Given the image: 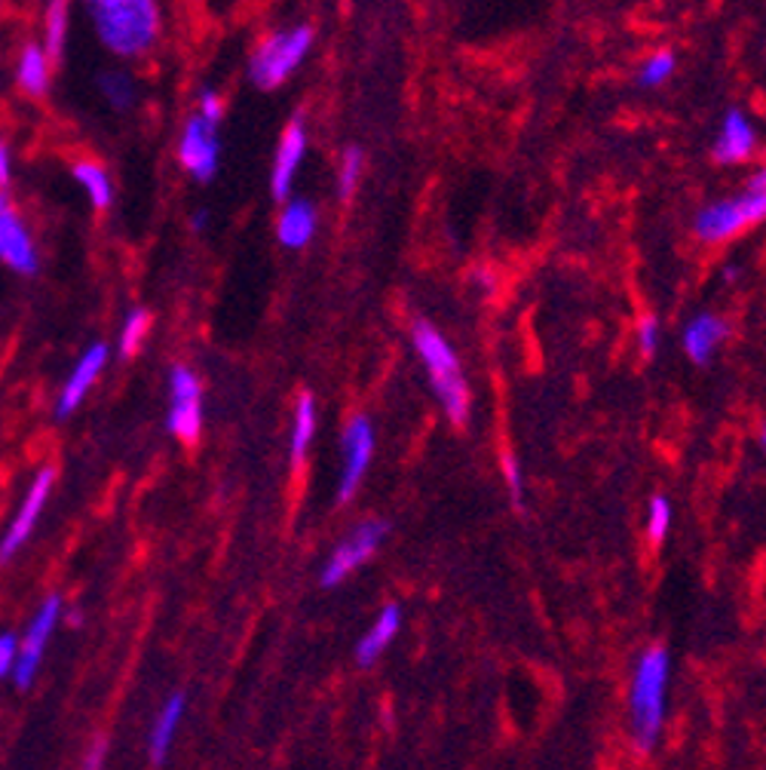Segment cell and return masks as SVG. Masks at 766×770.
<instances>
[{
  "mask_svg": "<svg viewBox=\"0 0 766 770\" xmlns=\"http://www.w3.org/2000/svg\"><path fill=\"white\" fill-rule=\"evenodd\" d=\"M74 178H77V185L86 191V197H90V203H93L95 209H107V206H111L114 187H111V178H107V173L99 163H90V160L77 163V166H74Z\"/></svg>",
  "mask_w": 766,
  "mask_h": 770,
  "instance_id": "7402d4cb",
  "label": "cell"
},
{
  "mask_svg": "<svg viewBox=\"0 0 766 770\" xmlns=\"http://www.w3.org/2000/svg\"><path fill=\"white\" fill-rule=\"evenodd\" d=\"M754 145H757V135H754L752 123H748V117L742 114L739 107H733V111H727V117H724V126H721V135L714 142L712 157L717 163H724V166L742 163V160L752 157Z\"/></svg>",
  "mask_w": 766,
  "mask_h": 770,
  "instance_id": "9a60e30c",
  "label": "cell"
},
{
  "mask_svg": "<svg viewBox=\"0 0 766 770\" xmlns=\"http://www.w3.org/2000/svg\"><path fill=\"white\" fill-rule=\"evenodd\" d=\"M68 34V10L65 3H50L46 10V25H43V53L50 59H59L65 50Z\"/></svg>",
  "mask_w": 766,
  "mask_h": 770,
  "instance_id": "603a6c76",
  "label": "cell"
},
{
  "mask_svg": "<svg viewBox=\"0 0 766 770\" xmlns=\"http://www.w3.org/2000/svg\"><path fill=\"white\" fill-rule=\"evenodd\" d=\"M182 718H185V694H173V697L163 704V709H159L157 721H154V731H151V743H147L151 746V761H154V764H163L166 756H169Z\"/></svg>",
  "mask_w": 766,
  "mask_h": 770,
  "instance_id": "d6986e66",
  "label": "cell"
},
{
  "mask_svg": "<svg viewBox=\"0 0 766 770\" xmlns=\"http://www.w3.org/2000/svg\"><path fill=\"white\" fill-rule=\"evenodd\" d=\"M669 528H672V504H669V497L656 494V497L650 501V510H648L650 541H653V544H662V541H665V534H669Z\"/></svg>",
  "mask_w": 766,
  "mask_h": 770,
  "instance_id": "83f0119b",
  "label": "cell"
},
{
  "mask_svg": "<svg viewBox=\"0 0 766 770\" xmlns=\"http://www.w3.org/2000/svg\"><path fill=\"white\" fill-rule=\"evenodd\" d=\"M669 673H672V657L662 645L648 648L638 657L632 676V733L634 746L641 752H650L660 740L662 721H665Z\"/></svg>",
  "mask_w": 766,
  "mask_h": 770,
  "instance_id": "3957f363",
  "label": "cell"
},
{
  "mask_svg": "<svg viewBox=\"0 0 766 770\" xmlns=\"http://www.w3.org/2000/svg\"><path fill=\"white\" fill-rule=\"evenodd\" d=\"M307 154V126L304 120H291L289 130L282 133V142L277 147V160H273V173H270V191L273 197L286 199L289 197L291 185H294V175H298V166Z\"/></svg>",
  "mask_w": 766,
  "mask_h": 770,
  "instance_id": "4fadbf2b",
  "label": "cell"
},
{
  "mask_svg": "<svg viewBox=\"0 0 766 770\" xmlns=\"http://www.w3.org/2000/svg\"><path fill=\"white\" fill-rule=\"evenodd\" d=\"M729 335V326L714 314H700L684 329V350L696 366H705L714 357V350L724 345V338Z\"/></svg>",
  "mask_w": 766,
  "mask_h": 770,
  "instance_id": "2e32d148",
  "label": "cell"
},
{
  "mask_svg": "<svg viewBox=\"0 0 766 770\" xmlns=\"http://www.w3.org/2000/svg\"><path fill=\"white\" fill-rule=\"evenodd\" d=\"M386 532H390V528H386L383 519H365V522H359L356 528L350 532V537L334 546V553H331L329 562H325V568L319 574L322 586H329L331 589V586L344 584V577H350L359 565H365V562L381 550Z\"/></svg>",
  "mask_w": 766,
  "mask_h": 770,
  "instance_id": "8992f818",
  "label": "cell"
},
{
  "mask_svg": "<svg viewBox=\"0 0 766 770\" xmlns=\"http://www.w3.org/2000/svg\"><path fill=\"white\" fill-rule=\"evenodd\" d=\"M147 329H151V314L147 310H133L126 322H123V332H120V353L123 357H133L135 350L142 347V341L147 338Z\"/></svg>",
  "mask_w": 766,
  "mask_h": 770,
  "instance_id": "cb8c5ba5",
  "label": "cell"
},
{
  "mask_svg": "<svg viewBox=\"0 0 766 770\" xmlns=\"http://www.w3.org/2000/svg\"><path fill=\"white\" fill-rule=\"evenodd\" d=\"M59 617H62V598L50 596L40 605V612L34 614V620H31V626L25 629V638L19 641V660H15L13 676L15 685H19L22 691L31 688V681L38 676L40 660H43V651H46V645H50V638H53Z\"/></svg>",
  "mask_w": 766,
  "mask_h": 770,
  "instance_id": "ba28073f",
  "label": "cell"
},
{
  "mask_svg": "<svg viewBox=\"0 0 766 770\" xmlns=\"http://www.w3.org/2000/svg\"><path fill=\"white\" fill-rule=\"evenodd\" d=\"M766 218V166L745 187V194L733 199H721L705 206L696 218V234L705 243H721V239L739 234L745 227L757 225Z\"/></svg>",
  "mask_w": 766,
  "mask_h": 770,
  "instance_id": "277c9868",
  "label": "cell"
},
{
  "mask_svg": "<svg viewBox=\"0 0 766 770\" xmlns=\"http://www.w3.org/2000/svg\"><path fill=\"white\" fill-rule=\"evenodd\" d=\"M344 470H341V485H338V501L344 504L356 494L359 482L369 473L371 458H374V427H371L369 414H353L344 427Z\"/></svg>",
  "mask_w": 766,
  "mask_h": 770,
  "instance_id": "9c48e42d",
  "label": "cell"
},
{
  "mask_svg": "<svg viewBox=\"0 0 766 770\" xmlns=\"http://www.w3.org/2000/svg\"><path fill=\"white\" fill-rule=\"evenodd\" d=\"M53 466H43L38 476L31 479L25 497H22V504H19V513H15V519L10 522L7 534L0 537V562H10V558L25 546V541L31 537V532H34V525H38L40 513H43V506H46V497L53 492Z\"/></svg>",
  "mask_w": 766,
  "mask_h": 770,
  "instance_id": "30bf717a",
  "label": "cell"
},
{
  "mask_svg": "<svg viewBox=\"0 0 766 770\" xmlns=\"http://www.w3.org/2000/svg\"><path fill=\"white\" fill-rule=\"evenodd\" d=\"M99 86H102V93H105V99L111 102V107L126 111V107L133 105L135 86H133V80L126 78V74H120V71H107V74L99 78Z\"/></svg>",
  "mask_w": 766,
  "mask_h": 770,
  "instance_id": "d4e9b609",
  "label": "cell"
},
{
  "mask_svg": "<svg viewBox=\"0 0 766 770\" xmlns=\"http://www.w3.org/2000/svg\"><path fill=\"white\" fill-rule=\"evenodd\" d=\"M313 230H317V209L307 199H291L289 206L282 209V215H279V243L286 249H301V246L310 243Z\"/></svg>",
  "mask_w": 766,
  "mask_h": 770,
  "instance_id": "ac0fdd59",
  "label": "cell"
},
{
  "mask_svg": "<svg viewBox=\"0 0 766 770\" xmlns=\"http://www.w3.org/2000/svg\"><path fill=\"white\" fill-rule=\"evenodd\" d=\"M674 71V53L672 50H660V53H653L641 65V71H638V80H641V86H660L662 80L672 78Z\"/></svg>",
  "mask_w": 766,
  "mask_h": 770,
  "instance_id": "484cf974",
  "label": "cell"
},
{
  "mask_svg": "<svg viewBox=\"0 0 766 770\" xmlns=\"http://www.w3.org/2000/svg\"><path fill=\"white\" fill-rule=\"evenodd\" d=\"M760 449H764V452H766V424L760 427Z\"/></svg>",
  "mask_w": 766,
  "mask_h": 770,
  "instance_id": "d590c367",
  "label": "cell"
},
{
  "mask_svg": "<svg viewBox=\"0 0 766 770\" xmlns=\"http://www.w3.org/2000/svg\"><path fill=\"white\" fill-rule=\"evenodd\" d=\"M221 111H225V105H221V99H218V93H211V90H206V93H203V99H199V117L209 120L211 126H218V120H221Z\"/></svg>",
  "mask_w": 766,
  "mask_h": 770,
  "instance_id": "1f68e13d",
  "label": "cell"
},
{
  "mask_svg": "<svg viewBox=\"0 0 766 770\" xmlns=\"http://www.w3.org/2000/svg\"><path fill=\"white\" fill-rule=\"evenodd\" d=\"M15 80L28 95H43L50 86V55L43 53V47L28 43L22 55H19V68H15Z\"/></svg>",
  "mask_w": 766,
  "mask_h": 770,
  "instance_id": "ffe728a7",
  "label": "cell"
},
{
  "mask_svg": "<svg viewBox=\"0 0 766 770\" xmlns=\"http://www.w3.org/2000/svg\"><path fill=\"white\" fill-rule=\"evenodd\" d=\"M178 160L199 182H209L215 175V170H218V133L209 120H203L199 114L187 120L182 142H178Z\"/></svg>",
  "mask_w": 766,
  "mask_h": 770,
  "instance_id": "8fae6325",
  "label": "cell"
},
{
  "mask_svg": "<svg viewBox=\"0 0 766 770\" xmlns=\"http://www.w3.org/2000/svg\"><path fill=\"white\" fill-rule=\"evenodd\" d=\"M169 430L194 445L203 430V387L187 366H175L169 374Z\"/></svg>",
  "mask_w": 766,
  "mask_h": 770,
  "instance_id": "52a82bcc",
  "label": "cell"
},
{
  "mask_svg": "<svg viewBox=\"0 0 766 770\" xmlns=\"http://www.w3.org/2000/svg\"><path fill=\"white\" fill-rule=\"evenodd\" d=\"M99 40L111 53L142 55L159 34V10L151 0H99L90 3Z\"/></svg>",
  "mask_w": 766,
  "mask_h": 770,
  "instance_id": "6da1fadb",
  "label": "cell"
},
{
  "mask_svg": "<svg viewBox=\"0 0 766 770\" xmlns=\"http://www.w3.org/2000/svg\"><path fill=\"white\" fill-rule=\"evenodd\" d=\"M362 163H365L362 151L359 147H346L344 157H341V173H338V194H341V199L353 197L359 175H362Z\"/></svg>",
  "mask_w": 766,
  "mask_h": 770,
  "instance_id": "4316f807",
  "label": "cell"
},
{
  "mask_svg": "<svg viewBox=\"0 0 766 770\" xmlns=\"http://www.w3.org/2000/svg\"><path fill=\"white\" fill-rule=\"evenodd\" d=\"M206 227V213L194 215V230H203Z\"/></svg>",
  "mask_w": 766,
  "mask_h": 770,
  "instance_id": "e575fe53",
  "label": "cell"
},
{
  "mask_svg": "<svg viewBox=\"0 0 766 770\" xmlns=\"http://www.w3.org/2000/svg\"><path fill=\"white\" fill-rule=\"evenodd\" d=\"M0 261L19 274L38 270V249L7 194H0Z\"/></svg>",
  "mask_w": 766,
  "mask_h": 770,
  "instance_id": "7c38bea8",
  "label": "cell"
},
{
  "mask_svg": "<svg viewBox=\"0 0 766 770\" xmlns=\"http://www.w3.org/2000/svg\"><path fill=\"white\" fill-rule=\"evenodd\" d=\"M317 433V399L310 393H301L294 402V421H291V461L301 464L307 449Z\"/></svg>",
  "mask_w": 766,
  "mask_h": 770,
  "instance_id": "44dd1931",
  "label": "cell"
},
{
  "mask_svg": "<svg viewBox=\"0 0 766 770\" xmlns=\"http://www.w3.org/2000/svg\"><path fill=\"white\" fill-rule=\"evenodd\" d=\"M105 758H107V740H95L90 746V752L83 756L80 761V770H105Z\"/></svg>",
  "mask_w": 766,
  "mask_h": 770,
  "instance_id": "d6a6232c",
  "label": "cell"
},
{
  "mask_svg": "<svg viewBox=\"0 0 766 770\" xmlns=\"http://www.w3.org/2000/svg\"><path fill=\"white\" fill-rule=\"evenodd\" d=\"M411 338H414V350L421 353L423 366H426V374L433 381V390H436L442 409L448 412L451 424L463 427L469 421V387H466V378L460 372V359L454 353V347L426 319L414 322Z\"/></svg>",
  "mask_w": 766,
  "mask_h": 770,
  "instance_id": "7a4b0ae2",
  "label": "cell"
},
{
  "mask_svg": "<svg viewBox=\"0 0 766 770\" xmlns=\"http://www.w3.org/2000/svg\"><path fill=\"white\" fill-rule=\"evenodd\" d=\"M107 362V347L93 345L83 357L77 359L74 372L68 374L65 387H62V397H59V405H55V414L59 418H68L80 409V402L86 399V393L93 390V384L99 381V374L105 369Z\"/></svg>",
  "mask_w": 766,
  "mask_h": 770,
  "instance_id": "5bb4252c",
  "label": "cell"
},
{
  "mask_svg": "<svg viewBox=\"0 0 766 770\" xmlns=\"http://www.w3.org/2000/svg\"><path fill=\"white\" fill-rule=\"evenodd\" d=\"M10 185V147L0 138V187Z\"/></svg>",
  "mask_w": 766,
  "mask_h": 770,
  "instance_id": "836d02e7",
  "label": "cell"
},
{
  "mask_svg": "<svg viewBox=\"0 0 766 770\" xmlns=\"http://www.w3.org/2000/svg\"><path fill=\"white\" fill-rule=\"evenodd\" d=\"M313 43V28H291V31H279L273 38H267L249 62L251 80L261 90H273L279 83H286L294 68L304 62V55L310 53Z\"/></svg>",
  "mask_w": 766,
  "mask_h": 770,
  "instance_id": "5b68a950",
  "label": "cell"
},
{
  "mask_svg": "<svg viewBox=\"0 0 766 770\" xmlns=\"http://www.w3.org/2000/svg\"><path fill=\"white\" fill-rule=\"evenodd\" d=\"M656 345H660V322L653 317H644L638 322V350H641V357H653Z\"/></svg>",
  "mask_w": 766,
  "mask_h": 770,
  "instance_id": "f546056e",
  "label": "cell"
},
{
  "mask_svg": "<svg viewBox=\"0 0 766 770\" xmlns=\"http://www.w3.org/2000/svg\"><path fill=\"white\" fill-rule=\"evenodd\" d=\"M398 629H402V608H398V605H386V608L377 614L374 626H371L365 636L359 638V645H356L359 666L377 664V657L390 648V641L396 638Z\"/></svg>",
  "mask_w": 766,
  "mask_h": 770,
  "instance_id": "e0dca14e",
  "label": "cell"
},
{
  "mask_svg": "<svg viewBox=\"0 0 766 770\" xmlns=\"http://www.w3.org/2000/svg\"><path fill=\"white\" fill-rule=\"evenodd\" d=\"M503 476H506V485H509V494H513V506L518 513L525 510V479H521V466L513 454L503 458Z\"/></svg>",
  "mask_w": 766,
  "mask_h": 770,
  "instance_id": "f1b7e54d",
  "label": "cell"
},
{
  "mask_svg": "<svg viewBox=\"0 0 766 770\" xmlns=\"http://www.w3.org/2000/svg\"><path fill=\"white\" fill-rule=\"evenodd\" d=\"M15 660H19V641L10 633H3L0 636V678L7 676V673H13Z\"/></svg>",
  "mask_w": 766,
  "mask_h": 770,
  "instance_id": "4dcf8cb0",
  "label": "cell"
}]
</instances>
